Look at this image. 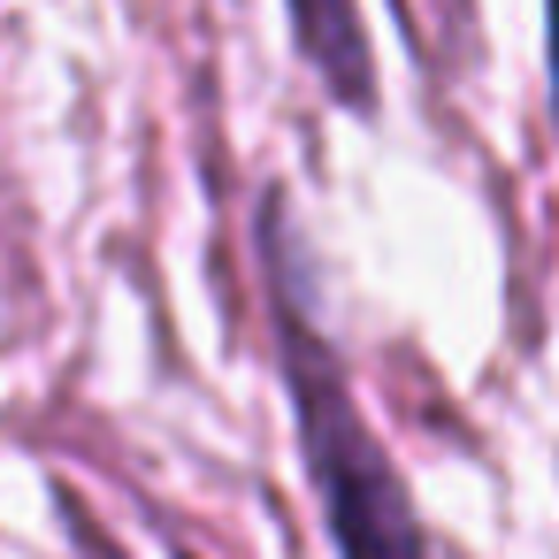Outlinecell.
<instances>
[{"label": "cell", "mask_w": 559, "mask_h": 559, "mask_svg": "<svg viewBox=\"0 0 559 559\" xmlns=\"http://www.w3.org/2000/svg\"><path fill=\"white\" fill-rule=\"evenodd\" d=\"M261 276H269V330H276L292 429H299V460H307V490L322 506L330 551L337 559H429L414 490H406L391 444L376 437V421L360 414L345 360L314 314V261L292 230L284 192L261 200Z\"/></svg>", "instance_id": "cell-1"}, {"label": "cell", "mask_w": 559, "mask_h": 559, "mask_svg": "<svg viewBox=\"0 0 559 559\" xmlns=\"http://www.w3.org/2000/svg\"><path fill=\"white\" fill-rule=\"evenodd\" d=\"M284 24H292L299 62L314 70V85H322L345 116L376 123L383 85H376V55H368V16H360V0H284Z\"/></svg>", "instance_id": "cell-2"}, {"label": "cell", "mask_w": 559, "mask_h": 559, "mask_svg": "<svg viewBox=\"0 0 559 559\" xmlns=\"http://www.w3.org/2000/svg\"><path fill=\"white\" fill-rule=\"evenodd\" d=\"M391 16H399L406 39H421V0H391Z\"/></svg>", "instance_id": "cell-3"}]
</instances>
